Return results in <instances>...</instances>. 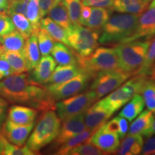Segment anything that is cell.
I'll use <instances>...</instances> for the list:
<instances>
[{"instance_id": "1", "label": "cell", "mask_w": 155, "mask_h": 155, "mask_svg": "<svg viewBox=\"0 0 155 155\" xmlns=\"http://www.w3.org/2000/svg\"><path fill=\"white\" fill-rule=\"evenodd\" d=\"M0 96L10 104L28 105L38 111L55 110V101L45 86L28 73H15L0 81Z\"/></svg>"}, {"instance_id": "2", "label": "cell", "mask_w": 155, "mask_h": 155, "mask_svg": "<svg viewBox=\"0 0 155 155\" xmlns=\"http://www.w3.org/2000/svg\"><path fill=\"white\" fill-rule=\"evenodd\" d=\"M139 16L140 15L122 13L110 17L103 27L98 42L115 44L125 41L134 32Z\"/></svg>"}, {"instance_id": "3", "label": "cell", "mask_w": 155, "mask_h": 155, "mask_svg": "<svg viewBox=\"0 0 155 155\" xmlns=\"http://www.w3.org/2000/svg\"><path fill=\"white\" fill-rule=\"evenodd\" d=\"M61 119L54 110L42 111L33 131L27 141V146L33 152H38L54 141L59 133Z\"/></svg>"}, {"instance_id": "4", "label": "cell", "mask_w": 155, "mask_h": 155, "mask_svg": "<svg viewBox=\"0 0 155 155\" xmlns=\"http://www.w3.org/2000/svg\"><path fill=\"white\" fill-rule=\"evenodd\" d=\"M76 58L79 67L92 78L99 73L121 70L115 48L99 47L88 57L81 58L76 55Z\"/></svg>"}, {"instance_id": "5", "label": "cell", "mask_w": 155, "mask_h": 155, "mask_svg": "<svg viewBox=\"0 0 155 155\" xmlns=\"http://www.w3.org/2000/svg\"><path fill=\"white\" fill-rule=\"evenodd\" d=\"M151 38L121 42L116 46L115 50L121 71L134 75V73L140 68L144 61Z\"/></svg>"}, {"instance_id": "6", "label": "cell", "mask_w": 155, "mask_h": 155, "mask_svg": "<svg viewBox=\"0 0 155 155\" xmlns=\"http://www.w3.org/2000/svg\"><path fill=\"white\" fill-rule=\"evenodd\" d=\"M147 75H135L130 80L124 83L119 88L115 89L101 101L102 104L111 112L116 111L125 105L135 95L140 94Z\"/></svg>"}, {"instance_id": "7", "label": "cell", "mask_w": 155, "mask_h": 155, "mask_svg": "<svg viewBox=\"0 0 155 155\" xmlns=\"http://www.w3.org/2000/svg\"><path fill=\"white\" fill-rule=\"evenodd\" d=\"M100 31L84 28L83 25L73 26L68 32V46L76 53V55L86 58L98 48Z\"/></svg>"}, {"instance_id": "8", "label": "cell", "mask_w": 155, "mask_h": 155, "mask_svg": "<svg viewBox=\"0 0 155 155\" xmlns=\"http://www.w3.org/2000/svg\"><path fill=\"white\" fill-rule=\"evenodd\" d=\"M97 100L96 95L91 90L60 100V101L55 103L57 115L63 121L71 116L85 113Z\"/></svg>"}, {"instance_id": "9", "label": "cell", "mask_w": 155, "mask_h": 155, "mask_svg": "<svg viewBox=\"0 0 155 155\" xmlns=\"http://www.w3.org/2000/svg\"><path fill=\"white\" fill-rule=\"evenodd\" d=\"M92 78L83 71L74 78L61 83L46 85L48 94L56 101L80 94L87 88L90 79Z\"/></svg>"}, {"instance_id": "10", "label": "cell", "mask_w": 155, "mask_h": 155, "mask_svg": "<svg viewBox=\"0 0 155 155\" xmlns=\"http://www.w3.org/2000/svg\"><path fill=\"white\" fill-rule=\"evenodd\" d=\"M131 76L130 73L121 70L99 73L94 78L91 91L94 93L97 99H99L117 88Z\"/></svg>"}, {"instance_id": "11", "label": "cell", "mask_w": 155, "mask_h": 155, "mask_svg": "<svg viewBox=\"0 0 155 155\" xmlns=\"http://www.w3.org/2000/svg\"><path fill=\"white\" fill-rule=\"evenodd\" d=\"M84 114L85 113L78 114L62 121L63 123L62 124H61L59 133L53 145V148H58L70 139L86 130V127L84 123Z\"/></svg>"}, {"instance_id": "12", "label": "cell", "mask_w": 155, "mask_h": 155, "mask_svg": "<svg viewBox=\"0 0 155 155\" xmlns=\"http://www.w3.org/2000/svg\"><path fill=\"white\" fill-rule=\"evenodd\" d=\"M112 114L104 104L101 101H98L94 105L91 106L84 114V123L86 129L94 134L107 121Z\"/></svg>"}, {"instance_id": "13", "label": "cell", "mask_w": 155, "mask_h": 155, "mask_svg": "<svg viewBox=\"0 0 155 155\" xmlns=\"http://www.w3.org/2000/svg\"><path fill=\"white\" fill-rule=\"evenodd\" d=\"M88 141L107 154L116 152L120 144V137L117 133L108 131L102 126L93 134Z\"/></svg>"}, {"instance_id": "14", "label": "cell", "mask_w": 155, "mask_h": 155, "mask_svg": "<svg viewBox=\"0 0 155 155\" xmlns=\"http://www.w3.org/2000/svg\"><path fill=\"white\" fill-rule=\"evenodd\" d=\"M34 127V123L28 125H17L6 120L1 129V134L9 142L17 146H23Z\"/></svg>"}, {"instance_id": "15", "label": "cell", "mask_w": 155, "mask_h": 155, "mask_svg": "<svg viewBox=\"0 0 155 155\" xmlns=\"http://www.w3.org/2000/svg\"><path fill=\"white\" fill-rule=\"evenodd\" d=\"M154 35H155V7H149L146 12L144 11L139 16L134 34L124 42L132 41L141 38H151Z\"/></svg>"}, {"instance_id": "16", "label": "cell", "mask_w": 155, "mask_h": 155, "mask_svg": "<svg viewBox=\"0 0 155 155\" xmlns=\"http://www.w3.org/2000/svg\"><path fill=\"white\" fill-rule=\"evenodd\" d=\"M38 112V110L33 108L13 105L9 108L7 120L17 125L30 124L34 123Z\"/></svg>"}, {"instance_id": "17", "label": "cell", "mask_w": 155, "mask_h": 155, "mask_svg": "<svg viewBox=\"0 0 155 155\" xmlns=\"http://www.w3.org/2000/svg\"><path fill=\"white\" fill-rule=\"evenodd\" d=\"M56 65L57 63L52 56H43L35 68L32 70L30 77L35 82L45 84L55 70Z\"/></svg>"}, {"instance_id": "18", "label": "cell", "mask_w": 155, "mask_h": 155, "mask_svg": "<svg viewBox=\"0 0 155 155\" xmlns=\"http://www.w3.org/2000/svg\"><path fill=\"white\" fill-rule=\"evenodd\" d=\"M154 118V113L150 110L142 111L134 119L128 131V134H137L149 137Z\"/></svg>"}, {"instance_id": "19", "label": "cell", "mask_w": 155, "mask_h": 155, "mask_svg": "<svg viewBox=\"0 0 155 155\" xmlns=\"http://www.w3.org/2000/svg\"><path fill=\"white\" fill-rule=\"evenodd\" d=\"M23 53L26 59L28 71H32L38 65L40 59V52L38 47L37 31H34L32 35L26 39Z\"/></svg>"}, {"instance_id": "20", "label": "cell", "mask_w": 155, "mask_h": 155, "mask_svg": "<svg viewBox=\"0 0 155 155\" xmlns=\"http://www.w3.org/2000/svg\"><path fill=\"white\" fill-rule=\"evenodd\" d=\"M150 4L148 0H115L112 9L120 13L141 15Z\"/></svg>"}, {"instance_id": "21", "label": "cell", "mask_w": 155, "mask_h": 155, "mask_svg": "<svg viewBox=\"0 0 155 155\" xmlns=\"http://www.w3.org/2000/svg\"><path fill=\"white\" fill-rule=\"evenodd\" d=\"M82 71L78 65H60L55 68L48 80L45 84H57L61 83L74 78Z\"/></svg>"}, {"instance_id": "22", "label": "cell", "mask_w": 155, "mask_h": 155, "mask_svg": "<svg viewBox=\"0 0 155 155\" xmlns=\"http://www.w3.org/2000/svg\"><path fill=\"white\" fill-rule=\"evenodd\" d=\"M144 140L142 136L129 134L119 144L116 154L121 155H137L141 153Z\"/></svg>"}, {"instance_id": "23", "label": "cell", "mask_w": 155, "mask_h": 155, "mask_svg": "<svg viewBox=\"0 0 155 155\" xmlns=\"http://www.w3.org/2000/svg\"><path fill=\"white\" fill-rule=\"evenodd\" d=\"M51 54L56 63L60 65H78L76 55L66 45L59 42L54 43Z\"/></svg>"}, {"instance_id": "24", "label": "cell", "mask_w": 155, "mask_h": 155, "mask_svg": "<svg viewBox=\"0 0 155 155\" xmlns=\"http://www.w3.org/2000/svg\"><path fill=\"white\" fill-rule=\"evenodd\" d=\"M25 39L17 30H14L5 36L0 37V45L3 51L22 52L24 49Z\"/></svg>"}, {"instance_id": "25", "label": "cell", "mask_w": 155, "mask_h": 155, "mask_svg": "<svg viewBox=\"0 0 155 155\" xmlns=\"http://www.w3.org/2000/svg\"><path fill=\"white\" fill-rule=\"evenodd\" d=\"M40 28L44 29L53 40L68 46L67 32L51 18L45 17L40 19Z\"/></svg>"}, {"instance_id": "26", "label": "cell", "mask_w": 155, "mask_h": 155, "mask_svg": "<svg viewBox=\"0 0 155 155\" xmlns=\"http://www.w3.org/2000/svg\"><path fill=\"white\" fill-rule=\"evenodd\" d=\"M110 14H111V9L93 7H91V16L85 22L83 26L100 31L110 18Z\"/></svg>"}, {"instance_id": "27", "label": "cell", "mask_w": 155, "mask_h": 155, "mask_svg": "<svg viewBox=\"0 0 155 155\" xmlns=\"http://www.w3.org/2000/svg\"><path fill=\"white\" fill-rule=\"evenodd\" d=\"M144 106L145 104L141 95L137 94L126 104L119 116L125 118L128 121H132L143 111Z\"/></svg>"}, {"instance_id": "28", "label": "cell", "mask_w": 155, "mask_h": 155, "mask_svg": "<svg viewBox=\"0 0 155 155\" xmlns=\"http://www.w3.org/2000/svg\"><path fill=\"white\" fill-rule=\"evenodd\" d=\"M50 18L62 27L68 32L72 30L73 25L69 18L67 9L63 2L54 5L48 13Z\"/></svg>"}, {"instance_id": "29", "label": "cell", "mask_w": 155, "mask_h": 155, "mask_svg": "<svg viewBox=\"0 0 155 155\" xmlns=\"http://www.w3.org/2000/svg\"><path fill=\"white\" fill-rule=\"evenodd\" d=\"M0 57L5 58L8 62L14 73H22L28 71L23 50L22 52H3Z\"/></svg>"}, {"instance_id": "30", "label": "cell", "mask_w": 155, "mask_h": 155, "mask_svg": "<svg viewBox=\"0 0 155 155\" xmlns=\"http://www.w3.org/2000/svg\"><path fill=\"white\" fill-rule=\"evenodd\" d=\"M93 135V133L88 129H86L82 132L79 133L75 137H72L68 140L66 142L61 145L58 147V150L55 154H60V155H66L68 154L69 151L73 149V147L78 146V145L82 144V143L86 142V141H88L90 137Z\"/></svg>"}, {"instance_id": "31", "label": "cell", "mask_w": 155, "mask_h": 155, "mask_svg": "<svg viewBox=\"0 0 155 155\" xmlns=\"http://www.w3.org/2000/svg\"><path fill=\"white\" fill-rule=\"evenodd\" d=\"M155 63V35L151 38L144 61L140 68L134 73V75H148Z\"/></svg>"}, {"instance_id": "32", "label": "cell", "mask_w": 155, "mask_h": 155, "mask_svg": "<svg viewBox=\"0 0 155 155\" xmlns=\"http://www.w3.org/2000/svg\"><path fill=\"white\" fill-rule=\"evenodd\" d=\"M15 28L25 39L28 38L34 32L32 25L25 15L13 13L9 15Z\"/></svg>"}, {"instance_id": "33", "label": "cell", "mask_w": 155, "mask_h": 155, "mask_svg": "<svg viewBox=\"0 0 155 155\" xmlns=\"http://www.w3.org/2000/svg\"><path fill=\"white\" fill-rule=\"evenodd\" d=\"M147 109L155 114V82L147 78L145 81L141 94Z\"/></svg>"}, {"instance_id": "34", "label": "cell", "mask_w": 155, "mask_h": 155, "mask_svg": "<svg viewBox=\"0 0 155 155\" xmlns=\"http://www.w3.org/2000/svg\"><path fill=\"white\" fill-rule=\"evenodd\" d=\"M63 5L67 9L69 18L73 26L81 25V14L83 4L80 0H63Z\"/></svg>"}, {"instance_id": "35", "label": "cell", "mask_w": 155, "mask_h": 155, "mask_svg": "<svg viewBox=\"0 0 155 155\" xmlns=\"http://www.w3.org/2000/svg\"><path fill=\"white\" fill-rule=\"evenodd\" d=\"M25 15L32 25L33 30H40L41 17L39 9V0H29Z\"/></svg>"}, {"instance_id": "36", "label": "cell", "mask_w": 155, "mask_h": 155, "mask_svg": "<svg viewBox=\"0 0 155 155\" xmlns=\"http://www.w3.org/2000/svg\"><path fill=\"white\" fill-rule=\"evenodd\" d=\"M37 38L40 53L43 56L49 55L50 53H51L54 45L53 39L44 29L41 28L37 31Z\"/></svg>"}, {"instance_id": "37", "label": "cell", "mask_w": 155, "mask_h": 155, "mask_svg": "<svg viewBox=\"0 0 155 155\" xmlns=\"http://www.w3.org/2000/svg\"><path fill=\"white\" fill-rule=\"evenodd\" d=\"M71 155H103L106 154L100 149L89 142L88 141L73 147L69 151L68 154Z\"/></svg>"}, {"instance_id": "38", "label": "cell", "mask_w": 155, "mask_h": 155, "mask_svg": "<svg viewBox=\"0 0 155 155\" xmlns=\"http://www.w3.org/2000/svg\"><path fill=\"white\" fill-rule=\"evenodd\" d=\"M2 154L6 155H34L35 154L33 151L30 150L29 147L25 146H17L9 142L8 141L6 142L4 147Z\"/></svg>"}, {"instance_id": "39", "label": "cell", "mask_w": 155, "mask_h": 155, "mask_svg": "<svg viewBox=\"0 0 155 155\" xmlns=\"http://www.w3.org/2000/svg\"><path fill=\"white\" fill-rule=\"evenodd\" d=\"M15 30L11 17L5 12H0V37L5 36Z\"/></svg>"}, {"instance_id": "40", "label": "cell", "mask_w": 155, "mask_h": 155, "mask_svg": "<svg viewBox=\"0 0 155 155\" xmlns=\"http://www.w3.org/2000/svg\"><path fill=\"white\" fill-rule=\"evenodd\" d=\"M29 0H9L8 7L5 12L7 15L19 13L25 15Z\"/></svg>"}, {"instance_id": "41", "label": "cell", "mask_w": 155, "mask_h": 155, "mask_svg": "<svg viewBox=\"0 0 155 155\" xmlns=\"http://www.w3.org/2000/svg\"><path fill=\"white\" fill-rule=\"evenodd\" d=\"M115 0H83V5L112 9Z\"/></svg>"}, {"instance_id": "42", "label": "cell", "mask_w": 155, "mask_h": 155, "mask_svg": "<svg viewBox=\"0 0 155 155\" xmlns=\"http://www.w3.org/2000/svg\"><path fill=\"white\" fill-rule=\"evenodd\" d=\"M141 154L152 155L155 154V136H150L143 144Z\"/></svg>"}, {"instance_id": "43", "label": "cell", "mask_w": 155, "mask_h": 155, "mask_svg": "<svg viewBox=\"0 0 155 155\" xmlns=\"http://www.w3.org/2000/svg\"><path fill=\"white\" fill-rule=\"evenodd\" d=\"M12 74L15 73L9 63L5 58L0 57V81Z\"/></svg>"}, {"instance_id": "44", "label": "cell", "mask_w": 155, "mask_h": 155, "mask_svg": "<svg viewBox=\"0 0 155 155\" xmlns=\"http://www.w3.org/2000/svg\"><path fill=\"white\" fill-rule=\"evenodd\" d=\"M53 3L54 0H39V9L41 19L48 15L53 7Z\"/></svg>"}, {"instance_id": "45", "label": "cell", "mask_w": 155, "mask_h": 155, "mask_svg": "<svg viewBox=\"0 0 155 155\" xmlns=\"http://www.w3.org/2000/svg\"><path fill=\"white\" fill-rule=\"evenodd\" d=\"M116 118H117L119 126V136L120 139H123L124 138L125 136L127 134L128 131H129V123H128L127 119L122 117V116H116Z\"/></svg>"}, {"instance_id": "46", "label": "cell", "mask_w": 155, "mask_h": 155, "mask_svg": "<svg viewBox=\"0 0 155 155\" xmlns=\"http://www.w3.org/2000/svg\"><path fill=\"white\" fill-rule=\"evenodd\" d=\"M7 108H8V101L0 96V123L3 122L6 119Z\"/></svg>"}, {"instance_id": "47", "label": "cell", "mask_w": 155, "mask_h": 155, "mask_svg": "<svg viewBox=\"0 0 155 155\" xmlns=\"http://www.w3.org/2000/svg\"><path fill=\"white\" fill-rule=\"evenodd\" d=\"M91 7H88V6H83L81 9V25H83L85 24V22L88 20L89 17L91 16Z\"/></svg>"}, {"instance_id": "48", "label": "cell", "mask_w": 155, "mask_h": 155, "mask_svg": "<svg viewBox=\"0 0 155 155\" xmlns=\"http://www.w3.org/2000/svg\"><path fill=\"white\" fill-rule=\"evenodd\" d=\"M9 0H0V12H6Z\"/></svg>"}, {"instance_id": "49", "label": "cell", "mask_w": 155, "mask_h": 155, "mask_svg": "<svg viewBox=\"0 0 155 155\" xmlns=\"http://www.w3.org/2000/svg\"><path fill=\"white\" fill-rule=\"evenodd\" d=\"M7 140L5 138V137L0 133V147H5V144H6Z\"/></svg>"}, {"instance_id": "50", "label": "cell", "mask_w": 155, "mask_h": 155, "mask_svg": "<svg viewBox=\"0 0 155 155\" xmlns=\"http://www.w3.org/2000/svg\"><path fill=\"white\" fill-rule=\"evenodd\" d=\"M152 135H155V117L154 118V121H153L152 127H151L150 129V136H149V137H150V136Z\"/></svg>"}, {"instance_id": "51", "label": "cell", "mask_w": 155, "mask_h": 155, "mask_svg": "<svg viewBox=\"0 0 155 155\" xmlns=\"http://www.w3.org/2000/svg\"><path fill=\"white\" fill-rule=\"evenodd\" d=\"M150 75L151 80H152L155 82V68H153L151 70Z\"/></svg>"}, {"instance_id": "52", "label": "cell", "mask_w": 155, "mask_h": 155, "mask_svg": "<svg viewBox=\"0 0 155 155\" xmlns=\"http://www.w3.org/2000/svg\"><path fill=\"white\" fill-rule=\"evenodd\" d=\"M150 7H155V0H152L150 5Z\"/></svg>"}, {"instance_id": "53", "label": "cell", "mask_w": 155, "mask_h": 155, "mask_svg": "<svg viewBox=\"0 0 155 155\" xmlns=\"http://www.w3.org/2000/svg\"><path fill=\"white\" fill-rule=\"evenodd\" d=\"M63 0H54V3H53V5H56V4H58L60 2H62Z\"/></svg>"}, {"instance_id": "54", "label": "cell", "mask_w": 155, "mask_h": 155, "mask_svg": "<svg viewBox=\"0 0 155 155\" xmlns=\"http://www.w3.org/2000/svg\"><path fill=\"white\" fill-rule=\"evenodd\" d=\"M3 50H2V47H1V45H0V56H1V55L2 54V53H3Z\"/></svg>"}, {"instance_id": "55", "label": "cell", "mask_w": 155, "mask_h": 155, "mask_svg": "<svg viewBox=\"0 0 155 155\" xmlns=\"http://www.w3.org/2000/svg\"><path fill=\"white\" fill-rule=\"evenodd\" d=\"M3 149H4V147H0V154H2V151H3Z\"/></svg>"}, {"instance_id": "56", "label": "cell", "mask_w": 155, "mask_h": 155, "mask_svg": "<svg viewBox=\"0 0 155 155\" xmlns=\"http://www.w3.org/2000/svg\"><path fill=\"white\" fill-rule=\"evenodd\" d=\"M153 68H155V63H154V66H153Z\"/></svg>"}, {"instance_id": "57", "label": "cell", "mask_w": 155, "mask_h": 155, "mask_svg": "<svg viewBox=\"0 0 155 155\" xmlns=\"http://www.w3.org/2000/svg\"><path fill=\"white\" fill-rule=\"evenodd\" d=\"M148 1H150H150H151V0H148Z\"/></svg>"}]
</instances>
